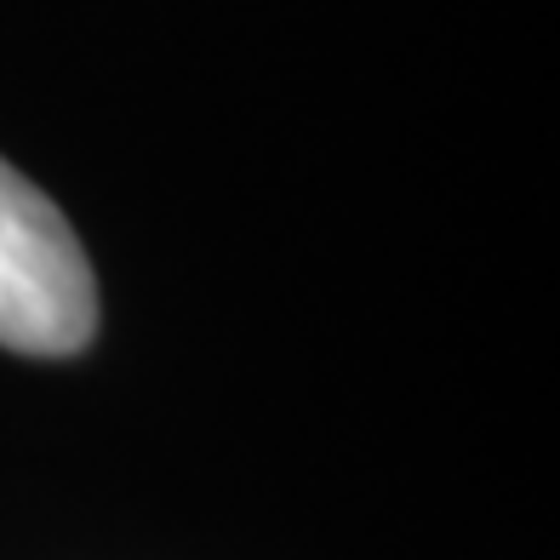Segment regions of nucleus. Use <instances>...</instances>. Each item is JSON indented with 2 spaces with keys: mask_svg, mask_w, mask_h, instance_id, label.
I'll list each match as a JSON object with an SVG mask.
<instances>
[{
  "mask_svg": "<svg viewBox=\"0 0 560 560\" xmlns=\"http://www.w3.org/2000/svg\"><path fill=\"white\" fill-rule=\"evenodd\" d=\"M97 332V287L69 218L0 161V349L74 354Z\"/></svg>",
  "mask_w": 560,
  "mask_h": 560,
  "instance_id": "nucleus-1",
  "label": "nucleus"
}]
</instances>
